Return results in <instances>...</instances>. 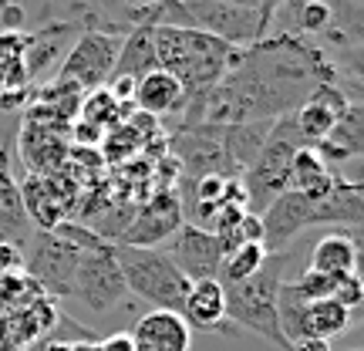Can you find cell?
<instances>
[{
	"label": "cell",
	"mask_w": 364,
	"mask_h": 351,
	"mask_svg": "<svg viewBox=\"0 0 364 351\" xmlns=\"http://www.w3.org/2000/svg\"><path fill=\"white\" fill-rule=\"evenodd\" d=\"M236 48L223 44V41L209 38L196 27H156V61L159 71H166L182 85L186 91V108L199 105L209 91L223 81L230 71Z\"/></svg>",
	"instance_id": "obj_1"
},
{
	"label": "cell",
	"mask_w": 364,
	"mask_h": 351,
	"mask_svg": "<svg viewBox=\"0 0 364 351\" xmlns=\"http://www.w3.org/2000/svg\"><path fill=\"white\" fill-rule=\"evenodd\" d=\"M290 263H294L290 250L287 253H270L253 277L240 281V284L223 287L226 321L247 328V331H257L260 338H267L280 351H290V341L284 338L280 321H277V294H280V284L287 281Z\"/></svg>",
	"instance_id": "obj_2"
},
{
	"label": "cell",
	"mask_w": 364,
	"mask_h": 351,
	"mask_svg": "<svg viewBox=\"0 0 364 351\" xmlns=\"http://www.w3.org/2000/svg\"><path fill=\"white\" fill-rule=\"evenodd\" d=\"M297 149H311V145L300 139L294 115L277 118L263 139L257 159L250 162L240 186H243V199H247V213L260 216L263 209L270 206L280 193H287V179H290V162L297 156Z\"/></svg>",
	"instance_id": "obj_3"
},
{
	"label": "cell",
	"mask_w": 364,
	"mask_h": 351,
	"mask_svg": "<svg viewBox=\"0 0 364 351\" xmlns=\"http://www.w3.org/2000/svg\"><path fill=\"white\" fill-rule=\"evenodd\" d=\"M112 257H115L125 290L135 298L149 300L156 311L182 314L186 294H189V281L179 273V267L162 253L159 247H129V243H112Z\"/></svg>",
	"instance_id": "obj_4"
},
{
	"label": "cell",
	"mask_w": 364,
	"mask_h": 351,
	"mask_svg": "<svg viewBox=\"0 0 364 351\" xmlns=\"http://www.w3.org/2000/svg\"><path fill=\"white\" fill-rule=\"evenodd\" d=\"M24 253V273L48 294L51 300L71 298L75 290V271H78L81 250L71 247L68 240L54 230H34L21 247Z\"/></svg>",
	"instance_id": "obj_5"
},
{
	"label": "cell",
	"mask_w": 364,
	"mask_h": 351,
	"mask_svg": "<svg viewBox=\"0 0 364 351\" xmlns=\"http://www.w3.org/2000/svg\"><path fill=\"white\" fill-rule=\"evenodd\" d=\"M182 11L189 17V27L230 44L236 51L263 41L260 14L250 11V7H233L223 0H182Z\"/></svg>",
	"instance_id": "obj_6"
},
{
	"label": "cell",
	"mask_w": 364,
	"mask_h": 351,
	"mask_svg": "<svg viewBox=\"0 0 364 351\" xmlns=\"http://www.w3.org/2000/svg\"><path fill=\"white\" fill-rule=\"evenodd\" d=\"M85 27L75 17H61V21H44V24L24 31V68L31 85H48L51 78H58V71L65 65L71 44L78 41V34Z\"/></svg>",
	"instance_id": "obj_7"
},
{
	"label": "cell",
	"mask_w": 364,
	"mask_h": 351,
	"mask_svg": "<svg viewBox=\"0 0 364 351\" xmlns=\"http://www.w3.org/2000/svg\"><path fill=\"white\" fill-rule=\"evenodd\" d=\"M118 48H122V38H115V34L81 31L78 41H75L71 51H68L61 71H58V78L75 81L81 91L105 88L108 78H112V71H115Z\"/></svg>",
	"instance_id": "obj_8"
},
{
	"label": "cell",
	"mask_w": 364,
	"mask_h": 351,
	"mask_svg": "<svg viewBox=\"0 0 364 351\" xmlns=\"http://www.w3.org/2000/svg\"><path fill=\"white\" fill-rule=\"evenodd\" d=\"M125 294H129V290H125L122 271H118L115 257H112V247L81 253L71 298H78L88 311L105 314V311H112V308H118Z\"/></svg>",
	"instance_id": "obj_9"
},
{
	"label": "cell",
	"mask_w": 364,
	"mask_h": 351,
	"mask_svg": "<svg viewBox=\"0 0 364 351\" xmlns=\"http://www.w3.org/2000/svg\"><path fill=\"white\" fill-rule=\"evenodd\" d=\"M159 250L179 267V273L189 284H196V281H216V273H220V263H223L220 240L209 230L193 226V223H182Z\"/></svg>",
	"instance_id": "obj_10"
},
{
	"label": "cell",
	"mask_w": 364,
	"mask_h": 351,
	"mask_svg": "<svg viewBox=\"0 0 364 351\" xmlns=\"http://www.w3.org/2000/svg\"><path fill=\"white\" fill-rule=\"evenodd\" d=\"M263 223V250L267 253H284L307 226H314V203L297 189H287L260 213Z\"/></svg>",
	"instance_id": "obj_11"
},
{
	"label": "cell",
	"mask_w": 364,
	"mask_h": 351,
	"mask_svg": "<svg viewBox=\"0 0 364 351\" xmlns=\"http://www.w3.org/2000/svg\"><path fill=\"white\" fill-rule=\"evenodd\" d=\"M179 226H182V209H179L176 189H159L145 206L135 209L129 230L122 234L118 243H129V247H162Z\"/></svg>",
	"instance_id": "obj_12"
},
{
	"label": "cell",
	"mask_w": 364,
	"mask_h": 351,
	"mask_svg": "<svg viewBox=\"0 0 364 351\" xmlns=\"http://www.w3.org/2000/svg\"><path fill=\"white\" fill-rule=\"evenodd\" d=\"M132 351H189L193 331L182 321V314L149 311L129 331Z\"/></svg>",
	"instance_id": "obj_13"
},
{
	"label": "cell",
	"mask_w": 364,
	"mask_h": 351,
	"mask_svg": "<svg viewBox=\"0 0 364 351\" xmlns=\"http://www.w3.org/2000/svg\"><path fill=\"white\" fill-rule=\"evenodd\" d=\"M182 321L189 325V331H209V335H220L230 331L226 321V298H223V284L220 281H196L189 284L186 304H182Z\"/></svg>",
	"instance_id": "obj_14"
},
{
	"label": "cell",
	"mask_w": 364,
	"mask_h": 351,
	"mask_svg": "<svg viewBox=\"0 0 364 351\" xmlns=\"http://www.w3.org/2000/svg\"><path fill=\"white\" fill-rule=\"evenodd\" d=\"M11 142L0 145V243H14L24 247L27 236L34 234V226L27 220L24 203H21V189L11 176Z\"/></svg>",
	"instance_id": "obj_15"
},
{
	"label": "cell",
	"mask_w": 364,
	"mask_h": 351,
	"mask_svg": "<svg viewBox=\"0 0 364 351\" xmlns=\"http://www.w3.org/2000/svg\"><path fill=\"white\" fill-rule=\"evenodd\" d=\"M132 105L135 112H142L149 118L159 115H172V112H182L186 108V91L172 75L166 71H149L145 78L135 81V95H132Z\"/></svg>",
	"instance_id": "obj_16"
},
{
	"label": "cell",
	"mask_w": 364,
	"mask_h": 351,
	"mask_svg": "<svg viewBox=\"0 0 364 351\" xmlns=\"http://www.w3.org/2000/svg\"><path fill=\"white\" fill-rule=\"evenodd\" d=\"M358 240H361V234H344V230L321 236L311 250L307 271L324 273V277H348V273H358Z\"/></svg>",
	"instance_id": "obj_17"
},
{
	"label": "cell",
	"mask_w": 364,
	"mask_h": 351,
	"mask_svg": "<svg viewBox=\"0 0 364 351\" xmlns=\"http://www.w3.org/2000/svg\"><path fill=\"white\" fill-rule=\"evenodd\" d=\"M156 27L159 24H142L129 31L122 38V48H118V61H115V71L112 78H132L139 81L145 78L149 71H159V61H156ZM108 78V81H112Z\"/></svg>",
	"instance_id": "obj_18"
},
{
	"label": "cell",
	"mask_w": 364,
	"mask_h": 351,
	"mask_svg": "<svg viewBox=\"0 0 364 351\" xmlns=\"http://www.w3.org/2000/svg\"><path fill=\"white\" fill-rule=\"evenodd\" d=\"M132 112H135V105H122L112 98L108 88H95V91H85V98H81L78 122H85V125H91L98 132H112L115 125L129 122Z\"/></svg>",
	"instance_id": "obj_19"
},
{
	"label": "cell",
	"mask_w": 364,
	"mask_h": 351,
	"mask_svg": "<svg viewBox=\"0 0 364 351\" xmlns=\"http://www.w3.org/2000/svg\"><path fill=\"white\" fill-rule=\"evenodd\" d=\"M351 314L344 304H338L334 298H321L307 304V314H304V328H307V338H321L331 341L344 335L351 328Z\"/></svg>",
	"instance_id": "obj_20"
},
{
	"label": "cell",
	"mask_w": 364,
	"mask_h": 351,
	"mask_svg": "<svg viewBox=\"0 0 364 351\" xmlns=\"http://www.w3.org/2000/svg\"><path fill=\"white\" fill-rule=\"evenodd\" d=\"M341 115H344V112H334V108H327V105L307 98V102L294 112V125H297L300 139L314 149L317 142H324L327 135H331V129H334V122H338Z\"/></svg>",
	"instance_id": "obj_21"
},
{
	"label": "cell",
	"mask_w": 364,
	"mask_h": 351,
	"mask_svg": "<svg viewBox=\"0 0 364 351\" xmlns=\"http://www.w3.org/2000/svg\"><path fill=\"white\" fill-rule=\"evenodd\" d=\"M267 257H270V253L263 250V243H243V247H236L233 253L223 257L216 281H220L223 287L240 284V281H247V277H253V273L260 271Z\"/></svg>",
	"instance_id": "obj_22"
},
{
	"label": "cell",
	"mask_w": 364,
	"mask_h": 351,
	"mask_svg": "<svg viewBox=\"0 0 364 351\" xmlns=\"http://www.w3.org/2000/svg\"><path fill=\"white\" fill-rule=\"evenodd\" d=\"M41 298H48V294H44L24 271L0 273V314H4V318L24 311V308H31V304Z\"/></svg>",
	"instance_id": "obj_23"
},
{
	"label": "cell",
	"mask_w": 364,
	"mask_h": 351,
	"mask_svg": "<svg viewBox=\"0 0 364 351\" xmlns=\"http://www.w3.org/2000/svg\"><path fill=\"white\" fill-rule=\"evenodd\" d=\"M334 169H327L321 156L314 149H297V156L290 162V179H287V189H297V193H307L317 182H324Z\"/></svg>",
	"instance_id": "obj_24"
},
{
	"label": "cell",
	"mask_w": 364,
	"mask_h": 351,
	"mask_svg": "<svg viewBox=\"0 0 364 351\" xmlns=\"http://www.w3.org/2000/svg\"><path fill=\"white\" fill-rule=\"evenodd\" d=\"M331 298L338 300V304H344L348 311H354V308L361 304V298H364L361 277H358V273H348V277H338V284H334V294H331Z\"/></svg>",
	"instance_id": "obj_25"
},
{
	"label": "cell",
	"mask_w": 364,
	"mask_h": 351,
	"mask_svg": "<svg viewBox=\"0 0 364 351\" xmlns=\"http://www.w3.org/2000/svg\"><path fill=\"white\" fill-rule=\"evenodd\" d=\"M14 271H24V253L14 243H0V273H14Z\"/></svg>",
	"instance_id": "obj_26"
},
{
	"label": "cell",
	"mask_w": 364,
	"mask_h": 351,
	"mask_svg": "<svg viewBox=\"0 0 364 351\" xmlns=\"http://www.w3.org/2000/svg\"><path fill=\"white\" fill-rule=\"evenodd\" d=\"M44 351H98V341H48L44 338Z\"/></svg>",
	"instance_id": "obj_27"
},
{
	"label": "cell",
	"mask_w": 364,
	"mask_h": 351,
	"mask_svg": "<svg viewBox=\"0 0 364 351\" xmlns=\"http://www.w3.org/2000/svg\"><path fill=\"white\" fill-rule=\"evenodd\" d=\"M98 351H132V338L129 335H108L105 341H98Z\"/></svg>",
	"instance_id": "obj_28"
},
{
	"label": "cell",
	"mask_w": 364,
	"mask_h": 351,
	"mask_svg": "<svg viewBox=\"0 0 364 351\" xmlns=\"http://www.w3.org/2000/svg\"><path fill=\"white\" fill-rule=\"evenodd\" d=\"M75 132H78V142H85V145H95V142H102L105 139V132L91 129V125H85V122H75Z\"/></svg>",
	"instance_id": "obj_29"
},
{
	"label": "cell",
	"mask_w": 364,
	"mask_h": 351,
	"mask_svg": "<svg viewBox=\"0 0 364 351\" xmlns=\"http://www.w3.org/2000/svg\"><path fill=\"white\" fill-rule=\"evenodd\" d=\"M290 351H334V348H331V341L307 338V341H297V345H290Z\"/></svg>",
	"instance_id": "obj_30"
},
{
	"label": "cell",
	"mask_w": 364,
	"mask_h": 351,
	"mask_svg": "<svg viewBox=\"0 0 364 351\" xmlns=\"http://www.w3.org/2000/svg\"><path fill=\"white\" fill-rule=\"evenodd\" d=\"M223 4H233V7H250V11H260V0H223Z\"/></svg>",
	"instance_id": "obj_31"
},
{
	"label": "cell",
	"mask_w": 364,
	"mask_h": 351,
	"mask_svg": "<svg viewBox=\"0 0 364 351\" xmlns=\"http://www.w3.org/2000/svg\"><path fill=\"white\" fill-rule=\"evenodd\" d=\"M344 351H361V348H344Z\"/></svg>",
	"instance_id": "obj_32"
}]
</instances>
